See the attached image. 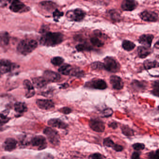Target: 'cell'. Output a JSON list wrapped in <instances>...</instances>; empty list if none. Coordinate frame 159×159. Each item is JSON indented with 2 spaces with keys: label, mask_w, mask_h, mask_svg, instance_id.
<instances>
[{
  "label": "cell",
  "mask_w": 159,
  "mask_h": 159,
  "mask_svg": "<svg viewBox=\"0 0 159 159\" xmlns=\"http://www.w3.org/2000/svg\"><path fill=\"white\" fill-rule=\"evenodd\" d=\"M64 40V36L60 32H48L43 34L40 39V43L43 46H54L61 43Z\"/></svg>",
  "instance_id": "1"
},
{
  "label": "cell",
  "mask_w": 159,
  "mask_h": 159,
  "mask_svg": "<svg viewBox=\"0 0 159 159\" xmlns=\"http://www.w3.org/2000/svg\"><path fill=\"white\" fill-rule=\"evenodd\" d=\"M38 47V43L35 40L26 39L21 41L17 46V51L19 53L26 56L31 53Z\"/></svg>",
  "instance_id": "2"
},
{
  "label": "cell",
  "mask_w": 159,
  "mask_h": 159,
  "mask_svg": "<svg viewBox=\"0 0 159 159\" xmlns=\"http://www.w3.org/2000/svg\"><path fill=\"white\" fill-rule=\"evenodd\" d=\"M104 65L105 70L112 73L118 72L120 68L119 62L111 57H107L104 58Z\"/></svg>",
  "instance_id": "3"
},
{
  "label": "cell",
  "mask_w": 159,
  "mask_h": 159,
  "mask_svg": "<svg viewBox=\"0 0 159 159\" xmlns=\"http://www.w3.org/2000/svg\"><path fill=\"white\" fill-rule=\"evenodd\" d=\"M43 133L47 136L50 143L53 145L57 146L60 143V137L58 133L51 127H46L44 129Z\"/></svg>",
  "instance_id": "4"
},
{
  "label": "cell",
  "mask_w": 159,
  "mask_h": 159,
  "mask_svg": "<svg viewBox=\"0 0 159 159\" xmlns=\"http://www.w3.org/2000/svg\"><path fill=\"white\" fill-rule=\"evenodd\" d=\"M85 13L80 9H76L67 12L66 16L71 21L81 22L85 17Z\"/></svg>",
  "instance_id": "5"
},
{
  "label": "cell",
  "mask_w": 159,
  "mask_h": 159,
  "mask_svg": "<svg viewBox=\"0 0 159 159\" xmlns=\"http://www.w3.org/2000/svg\"><path fill=\"white\" fill-rule=\"evenodd\" d=\"M11 11L15 13H24L29 11L30 8L19 1H13L10 6Z\"/></svg>",
  "instance_id": "6"
},
{
  "label": "cell",
  "mask_w": 159,
  "mask_h": 159,
  "mask_svg": "<svg viewBox=\"0 0 159 159\" xmlns=\"http://www.w3.org/2000/svg\"><path fill=\"white\" fill-rule=\"evenodd\" d=\"M139 16L141 20L148 22H156L159 18L158 14L152 11H143L139 14Z\"/></svg>",
  "instance_id": "7"
},
{
  "label": "cell",
  "mask_w": 159,
  "mask_h": 159,
  "mask_svg": "<svg viewBox=\"0 0 159 159\" xmlns=\"http://www.w3.org/2000/svg\"><path fill=\"white\" fill-rule=\"evenodd\" d=\"M30 143L34 147H38L39 150L44 149L47 147V142L44 137L41 135L36 136L31 139Z\"/></svg>",
  "instance_id": "8"
},
{
  "label": "cell",
  "mask_w": 159,
  "mask_h": 159,
  "mask_svg": "<svg viewBox=\"0 0 159 159\" xmlns=\"http://www.w3.org/2000/svg\"><path fill=\"white\" fill-rule=\"evenodd\" d=\"M16 67V65L7 59H2L0 62V71L1 74L8 73Z\"/></svg>",
  "instance_id": "9"
},
{
  "label": "cell",
  "mask_w": 159,
  "mask_h": 159,
  "mask_svg": "<svg viewBox=\"0 0 159 159\" xmlns=\"http://www.w3.org/2000/svg\"><path fill=\"white\" fill-rule=\"evenodd\" d=\"M95 37L90 39V41L93 46L96 47H102L104 45V42L100 39H107V37L105 34L101 33L99 30L94 31Z\"/></svg>",
  "instance_id": "10"
},
{
  "label": "cell",
  "mask_w": 159,
  "mask_h": 159,
  "mask_svg": "<svg viewBox=\"0 0 159 159\" xmlns=\"http://www.w3.org/2000/svg\"><path fill=\"white\" fill-rule=\"evenodd\" d=\"M89 125L90 127L95 132L102 133L105 131V124L103 121L99 119H92L89 122Z\"/></svg>",
  "instance_id": "11"
},
{
  "label": "cell",
  "mask_w": 159,
  "mask_h": 159,
  "mask_svg": "<svg viewBox=\"0 0 159 159\" xmlns=\"http://www.w3.org/2000/svg\"><path fill=\"white\" fill-rule=\"evenodd\" d=\"M36 104L39 108L44 110H50L54 108V103L50 99H38Z\"/></svg>",
  "instance_id": "12"
},
{
  "label": "cell",
  "mask_w": 159,
  "mask_h": 159,
  "mask_svg": "<svg viewBox=\"0 0 159 159\" xmlns=\"http://www.w3.org/2000/svg\"><path fill=\"white\" fill-rule=\"evenodd\" d=\"M86 86H89L98 90H103L107 88V85L104 80L97 79L87 83Z\"/></svg>",
  "instance_id": "13"
},
{
  "label": "cell",
  "mask_w": 159,
  "mask_h": 159,
  "mask_svg": "<svg viewBox=\"0 0 159 159\" xmlns=\"http://www.w3.org/2000/svg\"><path fill=\"white\" fill-rule=\"evenodd\" d=\"M43 77L48 82H56L60 80L61 76L60 74L52 70H46L44 71Z\"/></svg>",
  "instance_id": "14"
},
{
  "label": "cell",
  "mask_w": 159,
  "mask_h": 159,
  "mask_svg": "<svg viewBox=\"0 0 159 159\" xmlns=\"http://www.w3.org/2000/svg\"><path fill=\"white\" fill-rule=\"evenodd\" d=\"M110 82L112 88L115 90H120L124 87L123 81L120 77L116 75H112L110 78Z\"/></svg>",
  "instance_id": "15"
},
{
  "label": "cell",
  "mask_w": 159,
  "mask_h": 159,
  "mask_svg": "<svg viewBox=\"0 0 159 159\" xmlns=\"http://www.w3.org/2000/svg\"><path fill=\"white\" fill-rule=\"evenodd\" d=\"M138 6L137 2L133 0H124L122 2L121 7L124 11H132L135 10Z\"/></svg>",
  "instance_id": "16"
},
{
  "label": "cell",
  "mask_w": 159,
  "mask_h": 159,
  "mask_svg": "<svg viewBox=\"0 0 159 159\" xmlns=\"http://www.w3.org/2000/svg\"><path fill=\"white\" fill-rule=\"evenodd\" d=\"M153 39L154 36L152 34H143L139 37L138 41L143 46L151 48Z\"/></svg>",
  "instance_id": "17"
},
{
  "label": "cell",
  "mask_w": 159,
  "mask_h": 159,
  "mask_svg": "<svg viewBox=\"0 0 159 159\" xmlns=\"http://www.w3.org/2000/svg\"><path fill=\"white\" fill-rule=\"evenodd\" d=\"M23 85L26 91L25 97L27 98H30L35 95L34 85L29 80H25L23 82Z\"/></svg>",
  "instance_id": "18"
},
{
  "label": "cell",
  "mask_w": 159,
  "mask_h": 159,
  "mask_svg": "<svg viewBox=\"0 0 159 159\" xmlns=\"http://www.w3.org/2000/svg\"><path fill=\"white\" fill-rule=\"evenodd\" d=\"M17 141L14 139L9 138L7 139L3 144V148L6 151L11 152L16 148Z\"/></svg>",
  "instance_id": "19"
},
{
  "label": "cell",
  "mask_w": 159,
  "mask_h": 159,
  "mask_svg": "<svg viewBox=\"0 0 159 159\" xmlns=\"http://www.w3.org/2000/svg\"><path fill=\"white\" fill-rule=\"evenodd\" d=\"M143 66L145 69L148 72L150 70H153V69L159 70V63L155 60L150 59L145 60L143 63Z\"/></svg>",
  "instance_id": "20"
},
{
  "label": "cell",
  "mask_w": 159,
  "mask_h": 159,
  "mask_svg": "<svg viewBox=\"0 0 159 159\" xmlns=\"http://www.w3.org/2000/svg\"><path fill=\"white\" fill-rule=\"evenodd\" d=\"M48 124L52 127H56L60 129H66L68 125L59 119H52L49 120Z\"/></svg>",
  "instance_id": "21"
},
{
  "label": "cell",
  "mask_w": 159,
  "mask_h": 159,
  "mask_svg": "<svg viewBox=\"0 0 159 159\" xmlns=\"http://www.w3.org/2000/svg\"><path fill=\"white\" fill-rule=\"evenodd\" d=\"M32 84L34 87L38 89L44 88L47 85L48 82L43 77H37L32 79Z\"/></svg>",
  "instance_id": "22"
},
{
  "label": "cell",
  "mask_w": 159,
  "mask_h": 159,
  "mask_svg": "<svg viewBox=\"0 0 159 159\" xmlns=\"http://www.w3.org/2000/svg\"><path fill=\"white\" fill-rule=\"evenodd\" d=\"M137 52L139 57L140 58H145L150 55L152 51L151 48L140 46L138 47Z\"/></svg>",
  "instance_id": "23"
},
{
  "label": "cell",
  "mask_w": 159,
  "mask_h": 159,
  "mask_svg": "<svg viewBox=\"0 0 159 159\" xmlns=\"http://www.w3.org/2000/svg\"><path fill=\"white\" fill-rule=\"evenodd\" d=\"M131 86L136 91H143L146 89L147 85L146 83L138 80H134L131 84Z\"/></svg>",
  "instance_id": "24"
},
{
  "label": "cell",
  "mask_w": 159,
  "mask_h": 159,
  "mask_svg": "<svg viewBox=\"0 0 159 159\" xmlns=\"http://www.w3.org/2000/svg\"><path fill=\"white\" fill-rule=\"evenodd\" d=\"M39 5L42 8L48 11H51L56 10L57 4L51 1H43L39 3Z\"/></svg>",
  "instance_id": "25"
},
{
  "label": "cell",
  "mask_w": 159,
  "mask_h": 159,
  "mask_svg": "<svg viewBox=\"0 0 159 159\" xmlns=\"http://www.w3.org/2000/svg\"><path fill=\"white\" fill-rule=\"evenodd\" d=\"M109 16L113 22H119L121 20L122 17L118 11L115 10H110L108 12Z\"/></svg>",
  "instance_id": "26"
},
{
  "label": "cell",
  "mask_w": 159,
  "mask_h": 159,
  "mask_svg": "<svg viewBox=\"0 0 159 159\" xmlns=\"http://www.w3.org/2000/svg\"><path fill=\"white\" fill-rule=\"evenodd\" d=\"M0 43L2 46L8 45L10 42V37L8 32L2 31L0 34Z\"/></svg>",
  "instance_id": "27"
},
{
  "label": "cell",
  "mask_w": 159,
  "mask_h": 159,
  "mask_svg": "<svg viewBox=\"0 0 159 159\" xmlns=\"http://www.w3.org/2000/svg\"><path fill=\"white\" fill-rule=\"evenodd\" d=\"M15 110L19 113H23L27 111V107L25 103L24 102H18L15 103L14 105Z\"/></svg>",
  "instance_id": "28"
},
{
  "label": "cell",
  "mask_w": 159,
  "mask_h": 159,
  "mask_svg": "<svg viewBox=\"0 0 159 159\" xmlns=\"http://www.w3.org/2000/svg\"><path fill=\"white\" fill-rule=\"evenodd\" d=\"M122 46L125 51L130 52L134 49L136 45L134 43L132 42L131 41L124 40L122 42Z\"/></svg>",
  "instance_id": "29"
},
{
  "label": "cell",
  "mask_w": 159,
  "mask_h": 159,
  "mask_svg": "<svg viewBox=\"0 0 159 159\" xmlns=\"http://www.w3.org/2000/svg\"><path fill=\"white\" fill-rule=\"evenodd\" d=\"M72 67L68 64H65L58 69V72L62 75H69L71 72Z\"/></svg>",
  "instance_id": "30"
},
{
  "label": "cell",
  "mask_w": 159,
  "mask_h": 159,
  "mask_svg": "<svg viewBox=\"0 0 159 159\" xmlns=\"http://www.w3.org/2000/svg\"><path fill=\"white\" fill-rule=\"evenodd\" d=\"M122 133L127 137H132L134 135V131L127 125H123L121 127Z\"/></svg>",
  "instance_id": "31"
},
{
  "label": "cell",
  "mask_w": 159,
  "mask_h": 159,
  "mask_svg": "<svg viewBox=\"0 0 159 159\" xmlns=\"http://www.w3.org/2000/svg\"><path fill=\"white\" fill-rule=\"evenodd\" d=\"M70 75L80 78V77H83L84 75V72L79 68H72L71 72H70Z\"/></svg>",
  "instance_id": "32"
},
{
  "label": "cell",
  "mask_w": 159,
  "mask_h": 159,
  "mask_svg": "<svg viewBox=\"0 0 159 159\" xmlns=\"http://www.w3.org/2000/svg\"><path fill=\"white\" fill-rule=\"evenodd\" d=\"M64 62V59L60 57H53L51 60L52 64L55 66H59L62 65Z\"/></svg>",
  "instance_id": "33"
},
{
  "label": "cell",
  "mask_w": 159,
  "mask_h": 159,
  "mask_svg": "<svg viewBox=\"0 0 159 159\" xmlns=\"http://www.w3.org/2000/svg\"><path fill=\"white\" fill-rule=\"evenodd\" d=\"M76 49L79 52H82L84 51H91L93 50V48L91 46L86 44H78L76 46Z\"/></svg>",
  "instance_id": "34"
},
{
  "label": "cell",
  "mask_w": 159,
  "mask_h": 159,
  "mask_svg": "<svg viewBox=\"0 0 159 159\" xmlns=\"http://www.w3.org/2000/svg\"><path fill=\"white\" fill-rule=\"evenodd\" d=\"M91 68L93 70H100L105 69L104 68V63L100 62H95L92 63L91 65Z\"/></svg>",
  "instance_id": "35"
},
{
  "label": "cell",
  "mask_w": 159,
  "mask_h": 159,
  "mask_svg": "<svg viewBox=\"0 0 159 159\" xmlns=\"http://www.w3.org/2000/svg\"><path fill=\"white\" fill-rule=\"evenodd\" d=\"M103 144H104V146L111 148L112 149L114 148L116 144L114 143V142L109 138H107L105 139L103 141Z\"/></svg>",
  "instance_id": "36"
},
{
  "label": "cell",
  "mask_w": 159,
  "mask_h": 159,
  "mask_svg": "<svg viewBox=\"0 0 159 159\" xmlns=\"http://www.w3.org/2000/svg\"><path fill=\"white\" fill-rule=\"evenodd\" d=\"M63 15H64V13L60 11L57 9H56L53 12V17L54 20L55 22H58V20Z\"/></svg>",
  "instance_id": "37"
},
{
  "label": "cell",
  "mask_w": 159,
  "mask_h": 159,
  "mask_svg": "<svg viewBox=\"0 0 159 159\" xmlns=\"http://www.w3.org/2000/svg\"><path fill=\"white\" fill-rule=\"evenodd\" d=\"M148 159H159V149L155 152H151L148 155Z\"/></svg>",
  "instance_id": "38"
},
{
  "label": "cell",
  "mask_w": 159,
  "mask_h": 159,
  "mask_svg": "<svg viewBox=\"0 0 159 159\" xmlns=\"http://www.w3.org/2000/svg\"><path fill=\"white\" fill-rule=\"evenodd\" d=\"M133 148L136 151H140L144 149L145 148V145L143 143H135L132 146Z\"/></svg>",
  "instance_id": "39"
},
{
  "label": "cell",
  "mask_w": 159,
  "mask_h": 159,
  "mask_svg": "<svg viewBox=\"0 0 159 159\" xmlns=\"http://www.w3.org/2000/svg\"><path fill=\"white\" fill-rule=\"evenodd\" d=\"M112 113H113V111L111 109H106L102 112V116L103 117H109L111 116Z\"/></svg>",
  "instance_id": "40"
},
{
  "label": "cell",
  "mask_w": 159,
  "mask_h": 159,
  "mask_svg": "<svg viewBox=\"0 0 159 159\" xmlns=\"http://www.w3.org/2000/svg\"><path fill=\"white\" fill-rule=\"evenodd\" d=\"M10 118L6 116L5 114L3 113L1 114V117H0V121H1V125H2V124L6 123L10 120Z\"/></svg>",
  "instance_id": "41"
},
{
  "label": "cell",
  "mask_w": 159,
  "mask_h": 159,
  "mask_svg": "<svg viewBox=\"0 0 159 159\" xmlns=\"http://www.w3.org/2000/svg\"><path fill=\"white\" fill-rule=\"evenodd\" d=\"M59 111L65 114H68L71 112V110L68 107H65L59 110Z\"/></svg>",
  "instance_id": "42"
},
{
  "label": "cell",
  "mask_w": 159,
  "mask_h": 159,
  "mask_svg": "<svg viewBox=\"0 0 159 159\" xmlns=\"http://www.w3.org/2000/svg\"><path fill=\"white\" fill-rule=\"evenodd\" d=\"M91 159H103L102 154L99 153H95L90 156Z\"/></svg>",
  "instance_id": "43"
},
{
  "label": "cell",
  "mask_w": 159,
  "mask_h": 159,
  "mask_svg": "<svg viewBox=\"0 0 159 159\" xmlns=\"http://www.w3.org/2000/svg\"><path fill=\"white\" fill-rule=\"evenodd\" d=\"M131 159H141V158L140 157V154L138 152H134L132 154Z\"/></svg>",
  "instance_id": "44"
},
{
  "label": "cell",
  "mask_w": 159,
  "mask_h": 159,
  "mask_svg": "<svg viewBox=\"0 0 159 159\" xmlns=\"http://www.w3.org/2000/svg\"><path fill=\"white\" fill-rule=\"evenodd\" d=\"M113 149L115 151L120 152H121L123 150L124 148L122 146H121V145H118V144H116L115 147H114V148H113Z\"/></svg>",
  "instance_id": "45"
},
{
  "label": "cell",
  "mask_w": 159,
  "mask_h": 159,
  "mask_svg": "<svg viewBox=\"0 0 159 159\" xmlns=\"http://www.w3.org/2000/svg\"><path fill=\"white\" fill-rule=\"evenodd\" d=\"M152 87H153V89H159V80L154 81L152 82Z\"/></svg>",
  "instance_id": "46"
},
{
  "label": "cell",
  "mask_w": 159,
  "mask_h": 159,
  "mask_svg": "<svg viewBox=\"0 0 159 159\" xmlns=\"http://www.w3.org/2000/svg\"><path fill=\"white\" fill-rule=\"evenodd\" d=\"M48 29H48V26H42L41 28L40 32V33H43V34H44L48 32H47V30H48Z\"/></svg>",
  "instance_id": "47"
},
{
  "label": "cell",
  "mask_w": 159,
  "mask_h": 159,
  "mask_svg": "<svg viewBox=\"0 0 159 159\" xmlns=\"http://www.w3.org/2000/svg\"><path fill=\"white\" fill-rule=\"evenodd\" d=\"M108 125L110 127L113 129H116L117 127H118V125H117V122L115 121L112 122L110 123Z\"/></svg>",
  "instance_id": "48"
},
{
  "label": "cell",
  "mask_w": 159,
  "mask_h": 159,
  "mask_svg": "<svg viewBox=\"0 0 159 159\" xmlns=\"http://www.w3.org/2000/svg\"><path fill=\"white\" fill-rule=\"evenodd\" d=\"M151 93L153 95L159 97V89H153L151 92Z\"/></svg>",
  "instance_id": "49"
},
{
  "label": "cell",
  "mask_w": 159,
  "mask_h": 159,
  "mask_svg": "<svg viewBox=\"0 0 159 159\" xmlns=\"http://www.w3.org/2000/svg\"><path fill=\"white\" fill-rule=\"evenodd\" d=\"M154 47L156 48V49H159V40L155 43Z\"/></svg>",
  "instance_id": "50"
},
{
  "label": "cell",
  "mask_w": 159,
  "mask_h": 159,
  "mask_svg": "<svg viewBox=\"0 0 159 159\" xmlns=\"http://www.w3.org/2000/svg\"><path fill=\"white\" fill-rule=\"evenodd\" d=\"M158 111H159V107H158Z\"/></svg>",
  "instance_id": "51"
}]
</instances>
